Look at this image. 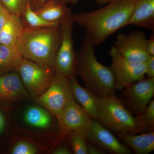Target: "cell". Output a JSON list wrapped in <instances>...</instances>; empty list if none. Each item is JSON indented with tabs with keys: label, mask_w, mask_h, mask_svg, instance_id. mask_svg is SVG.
<instances>
[{
	"label": "cell",
	"mask_w": 154,
	"mask_h": 154,
	"mask_svg": "<svg viewBox=\"0 0 154 154\" xmlns=\"http://www.w3.org/2000/svg\"><path fill=\"white\" fill-rule=\"evenodd\" d=\"M144 31L134 30L128 34L119 33L114 47L124 57L134 62L145 63L149 55Z\"/></svg>",
	"instance_id": "8fae6325"
},
{
	"label": "cell",
	"mask_w": 154,
	"mask_h": 154,
	"mask_svg": "<svg viewBox=\"0 0 154 154\" xmlns=\"http://www.w3.org/2000/svg\"><path fill=\"white\" fill-rule=\"evenodd\" d=\"M2 6L10 14L21 17L30 5V0H0Z\"/></svg>",
	"instance_id": "cb8c5ba5"
},
{
	"label": "cell",
	"mask_w": 154,
	"mask_h": 154,
	"mask_svg": "<svg viewBox=\"0 0 154 154\" xmlns=\"http://www.w3.org/2000/svg\"><path fill=\"white\" fill-rule=\"evenodd\" d=\"M109 54L112 59L110 67L115 78L116 90L121 91L144 78L145 62H134L128 60L114 46L111 47Z\"/></svg>",
	"instance_id": "ba28073f"
},
{
	"label": "cell",
	"mask_w": 154,
	"mask_h": 154,
	"mask_svg": "<svg viewBox=\"0 0 154 154\" xmlns=\"http://www.w3.org/2000/svg\"><path fill=\"white\" fill-rule=\"evenodd\" d=\"M66 4L61 0H49L34 11L47 21L61 23L71 12Z\"/></svg>",
	"instance_id": "e0dca14e"
},
{
	"label": "cell",
	"mask_w": 154,
	"mask_h": 154,
	"mask_svg": "<svg viewBox=\"0 0 154 154\" xmlns=\"http://www.w3.org/2000/svg\"><path fill=\"white\" fill-rule=\"evenodd\" d=\"M88 141L103 150L113 154H130V149L119 140L110 130L98 120L92 119L91 125L86 132Z\"/></svg>",
	"instance_id": "7c38bea8"
},
{
	"label": "cell",
	"mask_w": 154,
	"mask_h": 154,
	"mask_svg": "<svg viewBox=\"0 0 154 154\" xmlns=\"http://www.w3.org/2000/svg\"><path fill=\"white\" fill-rule=\"evenodd\" d=\"M154 95V77L147 76L121 90L119 99L131 113L138 115L144 111Z\"/></svg>",
	"instance_id": "9c48e42d"
},
{
	"label": "cell",
	"mask_w": 154,
	"mask_h": 154,
	"mask_svg": "<svg viewBox=\"0 0 154 154\" xmlns=\"http://www.w3.org/2000/svg\"><path fill=\"white\" fill-rule=\"evenodd\" d=\"M25 28L28 29H40L50 28L60 25L61 23L50 22L40 17L28 5L27 8L20 17Z\"/></svg>",
	"instance_id": "44dd1931"
},
{
	"label": "cell",
	"mask_w": 154,
	"mask_h": 154,
	"mask_svg": "<svg viewBox=\"0 0 154 154\" xmlns=\"http://www.w3.org/2000/svg\"><path fill=\"white\" fill-rule=\"evenodd\" d=\"M135 118L140 133L154 131V100H152L143 113L136 115Z\"/></svg>",
	"instance_id": "7402d4cb"
},
{
	"label": "cell",
	"mask_w": 154,
	"mask_h": 154,
	"mask_svg": "<svg viewBox=\"0 0 154 154\" xmlns=\"http://www.w3.org/2000/svg\"><path fill=\"white\" fill-rule=\"evenodd\" d=\"M146 49L149 55H154V36L152 34L146 42Z\"/></svg>",
	"instance_id": "f546056e"
},
{
	"label": "cell",
	"mask_w": 154,
	"mask_h": 154,
	"mask_svg": "<svg viewBox=\"0 0 154 154\" xmlns=\"http://www.w3.org/2000/svg\"><path fill=\"white\" fill-rule=\"evenodd\" d=\"M6 126V120L5 116L0 111V134L4 131Z\"/></svg>",
	"instance_id": "1f68e13d"
},
{
	"label": "cell",
	"mask_w": 154,
	"mask_h": 154,
	"mask_svg": "<svg viewBox=\"0 0 154 154\" xmlns=\"http://www.w3.org/2000/svg\"><path fill=\"white\" fill-rule=\"evenodd\" d=\"M30 97L17 71L0 75V99L15 102Z\"/></svg>",
	"instance_id": "4fadbf2b"
},
{
	"label": "cell",
	"mask_w": 154,
	"mask_h": 154,
	"mask_svg": "<svg viewBox=\"0 0 154 154\" xmlns=\"http://www.w3.org/2000/svg\"><path fill=\"white\" fill-rule=\"evenodd\" d=\"M116 1H117V0H109V3L112 2H115ZM108 3V4H109Z\"/></svg>",
	"instance_id": "e575fe53"
},
{
	"label": "cell",
	"mask_w": 154,
	"mask_h": 154,
	"mask_svg": "<svg viewBox=\"0 0 154 154\" xmlns=\"http://www.w3.org/2000/svg\"><path fill=\"white\" fill-rule=\"evenodd\" d=\"M67 136L74 154H88L86 133L72 131Z\"/></svg>",
	"instance_id": "603a6c76"
},
{
	"label": "cell",
	"mask_w": 154,
	"mask_h": 154,
	"mask_svg": "<svg viewBox=\"0 0 154 154\" xmlns=\"http://www.w3.org/2000/svg\"><path fill=\"white\" fill-rule=\"evenodd\" d=\"M99 5H106L109 2V0H93Z\"/></svg>",
	"instance_id": "d6a6232c"
},
{
	"label": "cell",
	"mask_w": 154,
	"mask_h": 154,
	"mask_svg": "<svg viewBox=\"0 0 154 154\" xmlns=\"http://www.w3.org/2000/svg\"><path fill=\"white\" fill-rule=\"evenodd\" d=\"M61 35L60 25L40 29L25 28L16 47L24 58L53 67Z\"/></svg>",
	"instance_id": "3957f363"
},
{
	"label": "cell",
	"mask_w": 154,
	"mask_h": 154,
	"mask_svg": "<svg viewBox=\"0 0 154 154\" xmlns=\"http://www.w3.org/2000/svg\"><path fill=\"white\" fill-rule=\"evenodd\" d=\"M25 28L21 17L10 14L0 31V44L16 46Z\"/></svg>",
	"instance_id": "ac0fdd59"
},
{
	"label": "cell",
	"mask_w": 154,
	"mask_h": 154,
	"mask_svg": "<svg viewBox=\"0 0 154 154\" xmlns=\"http://www.w3.org/2000/svg\"><path fill=\"white\" fill-rule=\"evenodd\" d=\"M10 14H11L4 8H0V31L5 25Z\"/></svg>",
	"instance_id": "83f0119b"
},
{
	"label": "cell",
	"mask_w": 154,
	"mask_h": 154,
	"mask_svg": "<svg viewBox=\"0 0 154 154\" xmlns=\"http://www.w3.org/2000/svg\"><path fill=\"white\" fill-rule=\"evenodd\" d=\"M99 121L115 133L139 134L140 131L132 113L116 96L96 97Z\"/></svg>",
	"instance_id": "277c9868"
},
{
	"label": "cell",
	"mask_w": 154,
	"mask_h": 154,
	"mask_svg": "<svg viewBox=\"0 0 154 154\" xmlns=\"http://www.w3.org/2000/svg\"><path fill=\"white\" fill-rule=\"evenodd\" d=\"M87 149L88 154H104L105 152L92 143L87 141Z\"/></svg>",
	"instance_id": "4316f807"
},
{
	"label": "cell",
	"mask_w": 154,
	"mask_h": 154,
	"mask_svg": "<svg viewBox=\"0 0 154 154\" xmlns=\"http://www.w3.org/2000/svg\"><path fill=\"white\" fill-rule=\"evenodd\" d=\"M120 141L136 154H148L154 150V132L140 134L115 133Z\"/></svg>",
	"instance_id": "2e32d148"
},
{
	"label": "cell",
	"mask_w": 154,
	"mask_h": 154,
	"mask_svg": "<svg viewBox=\"0 0 154 154\" xmlns=\"http://www.w3.org/2000/svg\"><path fill=\"white\" fill-rule=\"evenodd\" d=\"M3 7L2 6V5H1V2H0V8H3Z\"/></svg>",
	"instance_id": "d590c367"
},
{
	"label": "cell",
	"mask_w": 154,
	"mask_h": 154,
	"mask_svg": "<svg viewBox=\"0 0 154 154\" xmlns=\"http://www.w3.org/2000/svg\"><path fill=\"white\" fill-rule=\"evenodd\" d=\"M146 75L154 77V55H149L145 62Z\"/></svg>",
	"instance_id": "484cf974"
},
{
	"label": "cell",
	"mask_w": 154,
	"mask_h": 154,
	"mask_svg": "<svg viewBox=\"0 0 154 154\" xmlns=\"http://www.w3.org/2000/svg\"><path fill=\"white\" fill-rule=\"evenodd\" d=\"M60 138L66 137L72 131L87 132L92 119L75 99L67 104L56 117Z\"/></svg>",
	"instance_id": "30bf717a"
},
{
	"label": "cell",
	"mask_w": 154,
	"mask_h": 154,
	"mask_svg": "<svg viewBox=\"0 0 154 154\" xmlns=\"http://www.w3.org/2000/svg\"><path fill=\"white\" fill-rule=\"evenodd\" d=\"M49 0H30V5L33 10L38 9L42 5ZM66 3L70 4L69 0H61Z\"/></svg>",
	"instance_id": "f1b7e54d"
},
{
	"label": "cell",
	"mask_w": 154,
	"mask_h": 154,
	"mask_svg": "<svg viewBox=\"0 0 154 154\" xmlns=\"http://www.w3.org/2000/svg\"><path fill=\"white\" fill-rule=\"evenodd\" d=\"M69 79L75 100L85 110L91 119L99 120L97 96L87 88L81 85L76 76Z\"/></svg>",
	"instance_id": "9a60e30c"
},
{
	"label": "cell",
	"mask_w": 154,
	"mask_h": 154,
	"mask_svg": "<svg viewBox=\"0 0 154 154\" xmlns=\"http://www.w3.org/2000/svg\"><path fill=\"white\" fill-rule=\"evenodd\" d=\"M134 2L117 0L99 10L72 14V20L74 24L85 29V36L97 46L124 28L132 13Z\"/></svg>",
	"instance_id": "6da1fadb"
},
{
	"label": "cell",
	"mask_w": 154,
	"mask_h": 154,
	"mask_svg": "<svg viewBox=\"0 0 154 154\" xmlns=\"http://www.w3.org/2000/svg\"><path fill=\"white\" fill-rule=\"evenodd\" d=\"M71 12L61 22V39L53 67L56 72L69 79L75 75L76 53L74 46Z\"/></svg>",
	"instance_id": "8992f818"
},
{
	"label": "cell",
	"mask_w": 154,
	"mask_h": 154,
	"mask_svg": "<svg viewBox=\"0 0 154 154\" xmlns=\"http://www.w3.org/2000/svg\"><path fill=\"white\" fill-rule=\"evenodd\" d=\"M24 58L16 46L0 44V75L17 71Z\"/></svg>",
	"instance_id": "ffe728a7"
},
{
	"label": "cell",
	"mask_w": 154,
	"mask_h": 154,
	"mask_svg": "<svg viewBox=\"0 0 154 154\" xmlns=\"http://www.w3.org/2000/svg\"><path fill=\"white\" fill-rule=\"evenodd\" d=\"M72 151V149H69L64 145H62L56 148L53 152L54 154H71Z\"/></svg>",
	"instance_id": "4dcf8cb0"
},
{
	"label": "cell",
	"mask_w": 154,
	"mask_h": 154,
	"mask_svg": "<svg viewBox=\"0 0 154 154\" xmlns=\"http://www.w3.org/2000/svg\"><path fill=\"white\" fill-rule=\"evenodd\" d=\"M70 3L72 5H75L77 4L79 0H69Z\"/></svg>",
	"instance_id": "836d02e7"
},
{
	"label": "cell",
	"mask_w": 154,
	"mask_h": 154,
	"mask_svg": "<svg viewBox=\"0 0 154 154\" xmlns=\"http://www.w3.org/2000/svg\"><path fill=\"white\" fill-rule=\"evenodd\" d=\"M130 25L154 31V0H135L133 10L125 27Z\"/></svg>",
	"instance_id": "5bb4252c"
},
{
	"label": "cell",
	"mask_w": 154,
	"mask_h": 154,
	"mask_svg": "<svg viewBox=\"0 0 154 154\" xmlns=\"http://www.w3.org/2000/svg\"><path fill=\"white\" fill-rule=\"evenodd\" d=\"M30 97L40 96L49 88L55 75L53 67L45 66L24 58L17 69Z\"/></svg>",
	"instance_id": "5b68a950"
},
{
	"label": "cell",
	"mask_w": 154,
	"mask_h": 154,
	"mask_svg": "<svg viewBox=\"0 0 154 154\" xmlns=\"http://www.w3.org/2000/svg\"><path fill=\"white\" fill-rule=\"evenodd\" d=\"M94 45L85 35L76 53L75 73L84 82L85 88L95 96H116L115 78L110 67L99 62Z\"/></svg>",
	"instance_id": "7a4b0ae2"
},
{
	"label": "cell",
	"mask_w": 154,
	"mask_h": 154,
	"mask_svg": "<svg viewBox=\"0 0 154 154\" xmlns=\"http://www.w3.org/2000/svg\"><path fill=\"white\" fill-rule=\"evenodd\" d=\"M38 149L33 144L25 141H19L15 144L12 149L13 154H36Z\"/></svg>",
	"instance_id": "d4e9b609"
},
{
	"label": "cell",
	"mask_w": 154,
	"mask_h": 154,
	"mask_svg": "<svg viewBox=\"0 0 154 154\" xmlns=\"http://www.w3.org/2000/svg\"><path fill=\"white\" fill-rule=\"evenodd\" d=\"M52 114L44 107L31 106L25 110L23 119L28 125L38 129H45L52 126Z\"/></svg>",
	"instance_id": "d6986e66"
},
{
	"label": "cell",
	"mask_w": 154,
	"mask_h": 154,
	"mask_svg": "<svg viewBox=\"0 0 154 154\" xmlns=\"http://www.w3.org/2000/svg\"><path fill=\"white\" fill-rule=\"evenodd\" d=\"M33 99L37 104L56 117L67 104L74 99L69 79L56 72L48 89Z\"/></svg>",
	"instance_id": "52a82bcc"
}]
</instances>
